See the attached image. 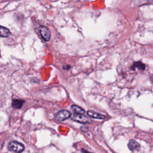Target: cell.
Listing matches in <instances>:
<instances>
[{"instance_id":"6","label":"cell","mask_w":153,"mask_h":153,"mask_svg":"<svg viewBox=\"0 0 153 153\" xmlns=\"http://www.w3.org/2000/svg\"><path fill=\"white\" fill-rule=\"evenodd\" d=\"M25 101L23 100L20 99H14L12 101V106L16 109H20L22 107Z\"/></svg>"},{"instance_id":"5","label":"cell","mask_w":153,"mask_h":153,"mask_svg":"<svg viewBox=\"0 0 153 153\" xmlns=\"http://www.w3.org/2000/svg\"><path fill=\"white\" fill-rule=\"evenodd\" d=\"M128 148L131 151L137 150L139 148V145L136 140L131 139L129 140L128 143Z\"/></svg>"},{"instance_id":"10","label":"cell","mask_w":153,"mask_h":153,"mask_svg":"<svg viewBox=\"0 0 153 153\" xmlns=\"http://www.w3.org/2000/svg\"><path fill=\"white\" fill-rule=\"evenodd\" d=\"M71 109L72 110V111L74 112V114H83L85 111H84L83 109H82L81 108L74 105L71 106Z\"/></svg>"},{"instance_id":"1","label":"cell","mask_w":153,"mask_h":153,"mask_svg":"<svg viewBox=\"0 0 153 153\" xmlns=\"http://www.w3.org/2000/svg\"><path fill=\"white\" fill-rule=\"evenodd\" d=\"M8 148L10 151H14L17 153H20V152H22L24 150L25 146L22 143H21L19 142L13 140L9 143V144L8 145Z\"/></svg>"},{"instance_id":"9","label":"cell","mask_w":153,"mask_h":153,"mask_svg":"<svg viewBox=\"0 0 153 153\" xmlns=\"http://www.w3.org/2000/svg\"><path fill=\"white\" fill-rule=\"evenodd\" d=\"M10 35V31L8 29L0 26V37H7Z\"/></svg>"},{"instance_id":"3","label":"cell","mask_w":153,"mask_h":153,"mask_svg":"<svg viewBox=\"0 0 153 153\" xmlns=\"http://www.w3.org/2000/svg\"><path fill=\"white\" fill-rule=\"evenodd\" d=\"M39 31L41 37L45 41H49L51 38V33L50 30L44 26H41L39 27Z\"/></svg>"},{"instance_id":"4","label":"cell","mask_w":153,"mask_h":153,"mask_svg":"<svg viewBox=\"0 0 153 153\" xmlns=\"http://www.w3.org/2000/svg\"><path fill=\"white\" fill-rule=\"evenodd\" d=\"M71 116V114L67 110H61L57 112L55 115V118L58 121H64L69 118Z\"/></svg>"},{"instance_id":"2","label":"cell","mask_w":153,"mask_h":153,"mask_svg":"<svg viewBox=\"0 0 153 153\" xmlns=\"http://www.w3.org/2000/svg\"><path fill=\"white\" fill-rule=\"evenodd\" d=\"M72 119L74 121L76 122L82 123V124H89L92 123V120H91L88 117L83 115V114H74L72 116Z\"/></svg>"},{"instance_id":"7","label":"cell","mask_w":153,"mask_h":153,"mask_svg":"<svg viewBox=\"0 0 153 153\" xmlns=\"http://www.w3.org/2000/svg\"><path fill=\"white\" fill-rule=\"evenodd\" d=\"M87 114L90 117H92V118H96V119L103 120V119H105L106 118V116H105L103 115L99 114L98 113H96V112H94L91 111H87Z\"/></svg>"},{"instance_id":"8","label":"cell","mask_w":153,"mask_h":153,"mask_svg":"<svg viewBox=\"0 0 153 153\" xmlns=\"http://www.w3.org/2000/svg\"><path fill=\"white\" fill-rule=\"evenodd\" d=\"M145 68V65L141 62H134L133 65L131 66V69L134 70V69H139V70H144Z\"/></svg>"}]
</instances>
